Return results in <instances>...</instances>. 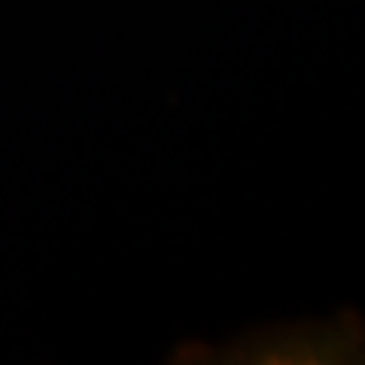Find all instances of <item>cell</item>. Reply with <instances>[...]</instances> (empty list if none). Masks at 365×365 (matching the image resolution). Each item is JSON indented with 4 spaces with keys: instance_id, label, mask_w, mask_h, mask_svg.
Masks as SVG:
<instances>
[]
</instances>
